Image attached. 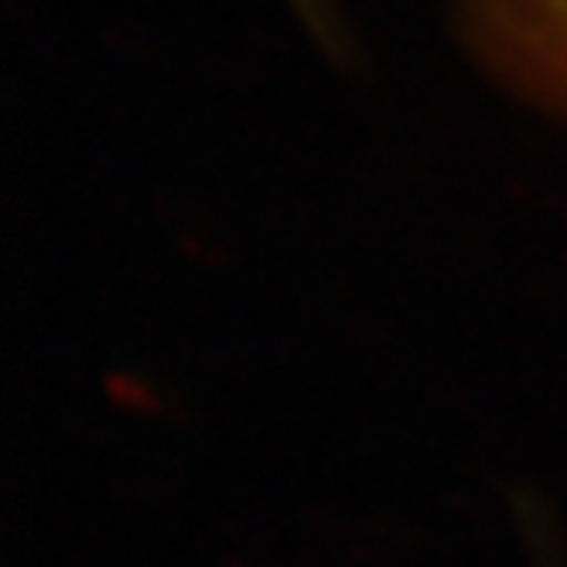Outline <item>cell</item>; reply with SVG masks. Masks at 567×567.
I'll return each mask as SVG.
<instances>
[{
  "mask_svg": "<svg viewBox=\"0 0 567 567\" xmlns=\"http://www.w3.org/2000/svg\"><path fill=\"white\" fill-rule=\"evenodd\" d=\"M506 69L526 103L567 116V0H509Z\"/></svg>",
  "mask_w": 567,
  "mask_h": 567,
  "instance_id": "cell-1",
  "label": "cell"
}]
</instances>
